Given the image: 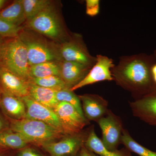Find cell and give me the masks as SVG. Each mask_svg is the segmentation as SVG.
<instances>
[{
	"mask_svg": "<svg viewBox=\"0 0 156 156\" xmlns=\"http://www.w3.org/2000/svg\"><path fill=\"white\" fill-rule=\"evenodd\" d=\"M28 82L32 83L45 88L58 91L69 89L64 81L59 76H50L41 78H30Z\"/></svg>",
	"mask_w": 156,
	"mask_h": 156,
	"instance_id": "cb8c5ba5",
	"label": "cell"
},
{
	"mask_svg": "<svg viewBox=\"0 0 156 156\" xmlns=\"http://www.w3.org/2000/svg\"><path fill=\"white\" fill-rule=\"evenodd\" d=\"M26 23L25 28L56 43H60L69 38L60 16L53 5Z\"/></svg>",
	"mask_w": 156,
	"mask_h": 156,
	"instance_id": "5b68a950",
	"label": "cell"
},
{
	"mask_svg": "<svg viewBox=\"0 0 156 156\" xmlns=\"http://www.w3.org/2000/svg\"><path fill=\"white\" fill-rule=\"evenodd\" d=\"M4 38H3L2 37H0V58H1V48H2V44ZM0 67H1V65H0Z\"/></svg>",
	"mask_w": 156,
	"mask_h": 156,
	"instance_id": "d6a6232c",
	"label": "cell"
},
{
	"mask_svg": "<svg viewBox=\"0 0 156 156\" xmlns=\"http://www.w3.org/2000/svg\"><path fill=\"white\" fill-rule=\"evenodd\" d=\"M79 156H99L89 150L83 145L79 152Z\"/></svg>",
	"mask_w": 156,
	"mask_h": 156,
	"instance_id": "f546056e",
	"label": "cell"
},
{
	"mask_svg": "<svg viewBox=\"0 0 156 156\" xmlns=\"http://www.w3.org/2000/svg\"><path fill=\"white\" fill-rule=\"evenodd\" d=\"M9 120L11 130L21 135L29 144L41 146L66 136L57 128L37 120L26 118Z\"/></svg>",
	"mask_w": 156,
	"mask_h": 156,
	"instance_id": "277c9868",
	"label": "cell"
},
{
	"mask_svg": "<svg viewBox=\"0 0 156 156\" xmlns=\"http://www.w3.org/2000/svg\"><path fill=\"white\" fill-rule=\"evenodd\" d=\"M29 143L21 135L11 128L0 133V147L12 149L21 150Z\"/></svg>",
	"mask_w": 156,
	"mask_h": 156,
	"instance_id": "44dd1931",
	"label": "cell"
},
{
	"mask_svg": "<svg viewBox=\"0 0 156 156\" xmlns=\"http://www.w3.org/2000/svg\"><path fill=\"white\" fill-rule=\"evenodd\" d=\"M6 3H7V1L0 0V9H2L5 5Z\"/></svg>",
	"mask_w": 156,
	"mask_h": 156,
	"instance_id": "1f68e13d",
	"label": "cell"
},
{
	"mask_svg": "<svg viewBox=\"0 0 156 156\" xmlns=\"http://www.w3.org/2000/svg\"><path fill=\"white\" fill-rule=\"evenodd\" d=\"M21 98L26 107V119L46 123L57 128L64 134L61 123L54 110L38 103L29 96Z\"/></svg>",
	"mask_w": 156,
	"mask_h": 156,
	"instance_id": "7c38bea8",
	"label": "cell"
},
{
	"mask_svg": "<svg viewBox=\"0 0 156 156\" xmlns=\"http://www.w3.org/2000/svg\"><path fill=\"white\" fill-rule=\"evenodd\" d=\"M2 90H1V89H0V97H1V94H2Z\"/></svg>",
	"mask_w": 156,
	"mask_h": 156,
	"instance_id": "e575fe53",
	"label": "cell"
},
{
	"mask_svg": "<svg viewBox=\"0 0 156 156\" xmlns=\"http://www.w3.org/2000/svg\"><path fill=\"white\" fill-rule=\"evenodd\" d=\"M84 146L89 150L99 156H132L127 149L115 151L108 150L104 145L101 140L96 135L93 126L90 128Z\"/></svg>",
	"mask_w": 156,
	"mask_h": 156,
	"instance_id": "e0dca14e",
	"label": "cell"
},
{
	"mask_svg": "<svg viewBox=\"0 0 156 156\" xmlns=\"http://www.w3.org/2000/svg\"><path fill=\"white\" fill-rule=\"evenodd\" d=\"M56 98L58 102H66L71 105L82 116L85 117L79 96L70 89H66L56 91Z\"/></svg>",
	"mask_w": 156,
	"mask_h": 156,
	"instance_id": "d4e9b609",
	"label": "cell"
},
{
	"mask_svg": "<svg viewBox=\"0 0 156 156\" xmlns=\"http://www.w3.org/2000/svg\"><path fill=\"white\" fill-rule=\"evenodd\" d=\"M154 56V57H155L156 58V50H154V53L153 54Z\"/></svg>",
	"mask_w": 156,
	"mask_h": 156,
	"instance_id": "836d02e7",
	"label": "cell"
},
{
	"mask_svg": "<svg viewBox=\"0 0 156 156\" xmlns=\"http://www.w3.org/2000/svg\"><path fill=\"white\" fill-rule=\"evenodd\" d=\"M90 128L86 131L83 130L78 134L66 135L58 141L46 143L40 146L50 156H76L84 145Z\"/></svg>",
	"mask_w": 156,
	"mask_h": 156,
	"instance_id": "52a82bcc",
	"label": "cell"
},
{
	"mask_svg": "<svg viewBox=\"0 0 156 156\" xmlns=\"http://www.w3.org/2000/svg\"><path fill=\"white\" fill-rule=\"evenodd\" d=\"M156 62L153 54H139L123 57L112 69L114 80L133 93L135 98L145 95L155 87L152 78V66Z\"/></svg>",
	"mask_w": 156,
	"mask_h": 156,
	"instance_id": "6da1fadb",
	"label": "cell"
},
{
	"mask_svg": "<svg viewBox=\"0 0 156 156\" xmlns=\"http://www.w3.org/2000/svg\"><path fill=\"white\" fill-rule=\"evenodd\" d=\"M84 116L88 121L97 122L108 112V102L103 97L95 94L78 95Z\"/></svg>",
	"mask_w": 156,
	"mask_h": 156,
	"instance_id": "5bb4252c",
	"label": "cell"
},
{
	"mask_svg": "<svg viewBox=\"0 0 156 156\" xmlns=\"http://www.w3.org/2000/svg\"><path fill=\"white\" fill-rule=\"evenodd\" d=\"M57 43L60 61L78 62L91 68L95 64L96 57L90 55L80 35Z\"/></svg>",
	"mask_w": 156,
	"mask_h": 156,
	"instance_id": "8992f818",
	"label": "cell"
},
{
	"mask_svg": "<svg viewBox=\"0 0 156 156\" xmlns=\"http://www.w3.org/2000/svg\"><path fill=\"white\" fill-rule=\"evenodd\" d=\"M22 3L26 21L52 5V2L49 0H22Z\"/></svg>",
	"mask_w": 156,
	"mask_h": 156,
	"instance_id": "603a6c76",
	"label": "cell"
},
{
	"mask_svg": "<svg viewBox=\"0 0 156 156\" xmlns=\"http://www.w3.org/2000/svg\"></svg>",
	"mask_w": 156,
	"mask_h": 156,
	"instance_id": "8d00e7d4",
	"label": "cell"
},
{
	"mask_svg": "<svg viewBox=\"0 0 156 156\" xmlns=\"http://www.w3.org/2000/svg\"><path fill=\"white\" fill-rule=\"evenodd\" d=\"M121 143L125 146L128 150L139 156H156V152L151 151L136 142L126 129H123Z\"/></svg>",
	"mask_w": 156,
	"mask_h": 156,
	"instance_id": "7402d4cb",
	"label": "cell"
},
{
	"mask_svg": "<svg viewBox=\"0 0 156 156\" xmlns=\"http://www.w3.org/2000/svg\"><path fill=\"white\" fill-rule=\"evenodd\" d=\"M0 89L4 93L20 98L29 95V82L2 67H0Z\"/></svg>",
	"mask_w": 156,
	"mask_h": 156,
	"instance_id": "4fadbf2b",
	"label": "cell"
},
{
	"mask_svg": "<svg viewBox=\"0 0 156 156\" xmlns=\"http://www.w3.org/2000/svg\"><path fill=\"white\" fill-rule=\"evenodd\" d=\"M18 156H43L30 147H26L20 150Z\"/></svg>",
	"mask_w": 156,
	"mask_h": 156,
	"instance_id": "f1b7e54d",
	"label": "cell"
},
{
	"mask_svg": "<svg viewBox=\"0 0 156 156\" xmlns=\"http://www.w3.org/2000/svg\"><path fill=\"white\" fill-rule=\"evenodd\" d=\"M0 111V133L10 129V122Z\"/></svg>",
	"mask_w": 156,
	"mask_h": 156,
	"instance_id": "83f0119b",
	"label": "cell"
},
{
	"mask_svg": "<svg viewBox=\"0 0 156 156\" xmlns=\"http://www.w3.org/2000/svg\"><path fill=\"white\" fill-rule=\"evenodd\" d=\"M59 77L70 89L77 85L89 72L91 68L73 62L60 61Z\"/></svg>",
	"mask_w": 156,
	"mask_h": 156,
	"instance_id": "9a60e30c",
	"label": "cell"
},
{
	"mask_svg": "<svg viewBox=\"0 0 156 156\" xmlns=\"http://www.w3.org/2000/svg\"><path fill=\"white\" fill-rule=\"evenodd\" d=\"M59 61L45 62L30 66V79L44 78L50 76H59Z\"/></svg>",
	"mask_w": 156,
	"mask_h": 156,
	"instance_id": "ffe728a7",
	"label": "cell"
},
{
	"mask_svg": "<svg viewBox=\"0 0 156 156\" xmlns=\"http://www.w3.org/2000/svg\"><path fill=\"white\" fill-rule=\"evenodd\" d=\"M0 18L13 25L21 27L26 21L22 0H15L5 9L1 10Z\"/></svg>",
	"mask_w": 156,
	"mask_h": 156,
	"instance_id": "d6986e66",
	"label": "cell"
},
{
	"mask_svg": "<svg viewBox=\"0 0 156 156\" xmlns=\"http://www.w3.org/2000/svg\"><path fill=\"white\" fill-rule=\"evenodd\" d=\"M0 109L9 119H25L26 107L22 98L2 92L0 97Z\"/></svg>",
	"mask_w": 156,
	"mask_h": 156,
	"instance_id": "2e32d148",
	"label": "cell"
},
{
	"mask_svg": "<svg viewBox=\"0 0 156 156\" xmlns=\"http://www.w3.org/2000/svg\"><path fill=\"white\" fill-rule=\"evenodd\" d=\"M95 64L89 70L86 76L77 85L70 89L73 92L82 87L104 81L114 80L112 69L115 66L112 58L101 55L96 57Z\"/></svg>",
	"mask_w": 156,
	"mask_h": 156,
	"instance_id": "30bf717a",
	"label": "cell"
},
{
	"mask_svg": "<svg viewBox=\"0 0 156 156\" xmlns=\"http://www.w3.org/2000/svg\"><path fill=\"white\" fill-rule=\"evenodd\" d=\"M18 37L27 50L30 65L48 61H59L58 43L36 32L23 27Z\"/></svg>",
	"mask_w": 156,
	"mask_h": 156,
	"instance_id": "7a4b0ae2",
	"label": "cell"
},
{
	"mask_svg": "<svg viewBox=\"0 0 156 156\" xmlns=\"http://www.w3.org/2000/svg\"><path fill=\"white\" fill-rule=\"evenodd\" d=\"M23 27L13 25L0 18V37L3 38L18 37Z\"/></svg>",
	"mask_w": 156,
	"mask_h": 156,
	"instance_id": "484cf974",
	"label": "cell"
},
{
	"mask_svg": "<svg viewBox=\"0 0 156 156\" xmlns=\"http://www.w3.org/2000/svg\"><path fill=\"white\" fill-rule=\"evenodd\" d=\"M151 72L154 85L155 87H156V62L152 66Z\"/></svg>",
	"mask_w": 156,
	"mask_h": 156,
	"instance_id": "4dcf8cb0",
	"label": "cell"
},
{
	"mask_svg": "<svg viewBox=\"0 0 156 156\" xmlns=\"http://www.w3.org/2000/svg\"><path fill=\"white\" fill-rule=\"evenodd\" d=\"M0 156H3L2 154H0Z\"/></svg>",
	"mask_w": 156,
	"mask_h": 156,
	"instance_id": "d590c367",
	"label": "cell"
},
{
	"mask_svg": "<svg viewBox=\"0 0 156 156\" xmlns=\"http://www.w3.org/2000/svg\"><path fill=\"white\" fill-rule=\"evenodd\" d=\"M1 67L28 81L30 65L27 50L19 37L5 38L2 44L0 58Z\"/></svg>",
	"mask_w": 156,
	"mask_h": 156,
	"instance_id": "3957f363",
	"label": "cell"
},
{
	"mask_svg": "<svg viewBox=\"0 0 156 156\" xmlns=\"http://www.w3.org/2000/svg\"><path fill=\"white\" fill-rule=\"evenodd\" d=\"M129 105L134 116L148 125L156 126V87Z\"/></svg>",
	"mask_w": 156,
	"mask_h": 156,
	"instance_id": "8fae6325",
	"label": "cell"
},
{
	"mask_svg": "<svg viewBox=\"0 0 156 156\" xmlns=\"http://www.w3.org/2000/svg\"><path fill=\"white\" fill-rule=\"evenodd\" d=\"M56 90L45 88L29 82V95L35 101L54 110L58 102L56 100Z\"/></svg>",
	"mask_w": 156,
	"mask_h": 156,
	"instance_id": "ac0fdd59",
	"label": "cell"
},
{
	"mask_svg": "<svg viewBox=\"0 0 156 156\" xmlns=\"http://www.w3.org/2000/svg\"><path fill=\"white\" fill-rule=\"evenodd\" d=\"M59 119L65 135L80 133L89 121L78 112L75 108L66 102H58L54 109Z\"/></svg>",
	"mask_w": 156,
	"mask_h": 156,
	"instance_id": "ba28073f",
	"label": "cell"
},
{
	"mask_svg": "<svg viewBox=\"0 0 156 156\" xmlns=\"http://www.w3.org/2000/svg\"><path fill=\"white\" fill-rule=\"evenodd\" d=\"M102 132V142L108 150L115 151L121 143L124 128L122 120L108 110L105 116L97 121Z\"/></svg>",
	"mask_w": 156,
	"mask_h": 156,
	"instance_id": "9c48e42d",
	"label": "cell"
},
{
	"mask_svg": "<svg viewBox=\"0 0 156 156\" xmlns=\"http://www.w3.org/2000/svg\"><path fill=\"white\" fill-rule=\"evenodd\" d=\"M100 9L99 0H87L86 1V13L91 17H94L98 14Z\"/></svg>",
	"mask_w": 156,
	"mask_h": 156,
	"instance_id": "4316f807",
	"label": "cell"
}]
</instances>
